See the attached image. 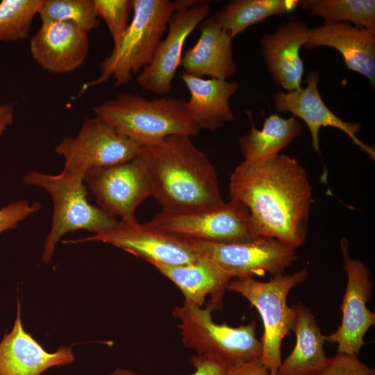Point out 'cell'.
Returning <instances> with one entry per match:
<instances>
[{"label": "cell", "mask_w": 375, "mask_h": 375, "mask_svg": "<svg viewBox=\"0 0 375 375\" xmlns=\"http://www.w3.org/2000/svg\"><path fill=\"white\" fill-rule=\"evenodd\" d=\"M228 189L231 199L249 209L259 237L295 249L305 242L312 192L297 159L278 153L244 160L232 172Z\"/></svg>", "instance_id": "cell-1"}, {"label": "cell", "mask_w": 375, "mask_h": 375, "mask_svg": "<svg viewBox=\"0 0 375 375\" xmlns=\"http://www.w3.org/2000/svg\"><path fill=\"white\" fill-rule=\"evenodd\" d=\"M152 197L164 210L215 206L222 199L215 167L188 135H172L143 147Z\"/></svg>", "instance_id": "cell-2"}, {"label": "cell", "mask_w": 375, "mask_h": 375, "mask_svg": "<svg viewBox=\"0 0 375 375\" xmlns=\"http://www.w3.org/2000/svg\"><path fill=\"white\" fill-rule=\"evenodd\" d=\"M133 16L119 42L99 65L100 74L84 83L78 94L106 82L127 84L133 74L151 62L171 15L183 6V0H133Z\"/></svg>", "instance_id": "cell-3"}, {"label": "cell", "mask_w": 375, "mask_h": 375, "mask_svg": "<svg viewBox=\"0 0 375 375\" xmlns=\"http://www.w3.org/2000/svg\"><path fill=\"white\" fill-rule=\"evenodd\" d=\"M92 110L95 115L142 147L172 135L195 137L201 130L188 112L182 98L148 100L139 94L124 92Z\"/></svg>", "instance_id": "cell-4"}, {"label": "cell", "mask_w": 375, "mask_h": 375, "mask_svg": "<svg viewBox=\"0 0 375 375\" xmlns=\"http://www.w3.org/2000/svg\"><path fill=\"white\" fill-rule=\"evenodd\" d=\"M84 177L64 170L57 175L29 171L24 176V183L44 189L53 203L51 228L42 257L45 263L50 261L57 242L67 233L85 229L101 233L114 228L119 222L88 201Z\"/></svg>", "instance_id": "cell-5"}, {"label": "cell", "mask_w": 375, "mask_h": 375, "mask_svg": "<svg viewBox=\"0 0 375 375\" xmlns=\"http://www.w3.org/2000/svg\"><path fill=\"white\" fill-rule=\"evenodd\" d=\"M307 276V267H303L292 274L274 276L265 282L244 276L233 278L228 283V290L245 297L260 315L264 333L260 339L262 344L260 359L270 375H276L282 362V340L291 331L293 315L291 307L287 303L288 296Z\"/></svg>", "instance_id": "cell-6"}, {"label": "cell", "mask_w": 375, "mask_h": 375, "mask_svg": "<svg viewBox=\"0 0 375 375\" xmlns=\"http://www.w3.org/2000/svg\"><path fill=\"white\" fill-rule=\"evenodd\" d=\"M212 311L185 301L172 310V315L182 322L181 329L183 345L194 349L197 355L218 357L230 365L260 358L262 344L256 338V323L233 327L226 323H215Z\"/></svg>", "instance_id": "cell-7"}, {"label": "cell", "mask_w": 375, "mask_h": 375, "mask_svg": "<svg viewBox=\"0 0 375 375\" xmlns=\"http://www.w3.org/2000/svg\"><path fill=\"white\" fill-rule=\"evenodd\" d=\"M147 225L183 238L218 243H241L260 238L250 212L240 201L177 210H161Z\"/></svg>", "instance_id": "cell-8"}, {"label": "cell", "mask_w": 375, "mask_h": 375, "mask_svg": "<svg viewBox=\"0 0 375 375\" xmlns=\"http://www.w3.org/2000/svg\"><path fill=\"white\" fill-rule=\"evenodd\" d=\"M142 147L95 115L84 120L76 137H65L55 152L65 160V172L85 176L94 168L126 162L138 156Z\"/></svg>", "instance_id": "cell-9"}, {"label": "cell", "mask_w": 375, "mask_h": 375, "mask_svg": "<svg viewBox=\"0 0 375 375\" xmlns=\"http://www.w3.org/2000/svg\"><path fill=\"white\" fill-rule=\"evenodd\" d=\"M185 239L195 252L210 258L234 278L284 274L298 259L295 249L272 238L241 243Z\"/></svg>", "instance_id": "cell-10"}, {"label": "cell", "mask_w": 375, "mask_h": 375, "mask_svg": "<svg viewBox=\"0 0 375 375\" xmlns=\"http://www.w3.org/2000/svg\"><path fill=\"white\" fill-rule=\"evenodd\" d=\"M84 182L99 207L122 221H133L138 206L152 196L147 168L140 155L122 163L89 170Z\"/></svg>", "instance_id": "cell-11"}, {"label": "cell", "mask_w": 375, "mask_h": 375, "mask_svg": "<svg viewBox=\"0 0 375 375\" xmlns=\"http://www.w3.org/2000/svg\"><path fill=\"white\" fill-rule=\"evenodd\" d=\"M98 241L112 244L151 265L177 266L190 264L199 257L185 238L140 224L138 219L119 221L112 229L65 243Z\"/></svg>", "instance_id": "cell-12"}, {"label": "cell", "mask_w": 375, "mask_h": 375, "mask_svg": "<svg viewBox=\"0 0 375 375\" xmlns=\"http://www.w3.org/2000/svg\"><path fill=\"white\" fill-rule=\"evenodd\" d=\"M343 267L347 275L346 290L340 307L342 313L341 324L333 333L326 335L325 341L338 344V352L358 355L367 344L363 338L369 328L375 324V313L367 302L371 299L374 283L370 272L362 261L348 253V241L340 240Z\"/></svg>", "instance_id": "cell-13"}, {"label": "cell", "mask_w": 375, "mask_h": 375, "mask_svg": "<svg viewBox=\"0 0 375 375\" xmlns=\"http://www.w3.org/2000/svg\"><path fill=\"white\" fill-rule=\"evenodd\" d=\"M209 4V1L189 0L171 15L165 39L159 42L151 62L136 79L142 89L158 95L171 91L185 41L210 12Z\"/></svg>", "instance_id": "cell-14"}, {"label": "cell", "mask_w": 375, "mask_h": 375, "mask_svg": "<svg viewBox=\"0 0 375 375\" xmlns=\"http://www.w3.org/2000/svg\"><path fill=\"white\" fill-rule=\"evenodd\" d=\"M319 77L317 71L310 72L306 78V88L276 92L273 95L275 109L280 112H289L294 117L306 123L311 135L312 147L316 152L319 151V128L331 126L347 134L354 144L374 160V148L365 144L357 137L356 134L362 127L361 124L343 120L324 102L318 90Z\"/></svg>", "instance_id": "cell-15"}, {"label": "cell", "mask_w": 375, "mask_h": 375, "mask_svg": "<svg viewBox=\"0 0 375 375\" xmlns=\"http://www.w3.org/2000/svg\"><path fill=\"white\" fill-rule=\"evenodd\" d=\"M33 59L44 69L57 74L72 72L87 58L88 33L74 23H42L31 40Z\"/></svg>", "instance_id": "cell-16"}, {"label": "cell", "mask_w": 375, "mask_h": 375, "mask_svg": "<svg viewBox=\"0 0 375 375\" xmlns=\"http://www.w3.org/2000/svg\"><path fill=\"white\" fill-rule=\"evenodd\" d=\"M310 28L300 19L281 24L261 40V54L274 82L285 91L301 88L304 72L300 50L308 41Z\"/></svg>", "instance_id": "cell-17"}, {"label": "cell", "mask_w": 375, "mask_h": 375, "mask_svg": "<svg viewBox=\"0 0 375 375\" xmlns=\"http://www.w3.org/2000/svg\"><path fill=\"white\" fill-rule=\"evenodd\" d=\"M335 49L348 69L365 76L375 85V29L358 28L348 22H324L310 28L303 47Z\"/></svg>", "instance_id": "cell-18"}, {"label": "cell", "mask_w": 375, "mask_h": 375, "mask_svg": "<svg viewBox=\"0 0 375 375\" xmlns=\"http://www.w3.org/2000/svg\"><path fill=\"white\" fill-rule=\"evenodd\" d=\"M74 361L71 347L49 353L24 330L18 299L14 326L0 342V375H42L50 367Z\"/></svg>", "instance_id": "cell-19"}, {"label": "cell", "mask_w": 375, "mask_h": 375, "mask_svg": "<svg viewBox=\"0 0 375 375\" xmlns=\"http://www.w3.org/2000/svg\"><path fill=\"white\" fill-rule=\"evenodd\" d=\"M197 28L199 38L181 60L180 66L185 72L222 80L234 76L237 65L233 60V39L220 26L215 15L206 17Z\"/></svg>", "instance_id": "cell-20"}, {"label": "cell", "mask_w": 375, "mask_h": 375, "mask_svg": "<svg viewBox=\"0 0 375 375\" xmlns=\"http://www.w3.org/2000/svg\"><path fill=\"white\" fill-rule=\"evenodd\" d=\"M153 266L181 290L185 301L202 307L206 297L210 296L206 308L211 311L222 309L225 291L234 278L214 260L202 255L190 264Z\"/></svg>", "instance_id": "cell-21"}, {"label": "cell", "mask_w": 375, "mask_h": 375, "mask_svg": "<svg viewBox=\"0 0 375 375\" xmlns=\"http://www.w3.org/2000/svg\"><path fill=\"white\" fill-rule=\"evenodd\" d=\"M180 77L190 94L186 110L200 129L215 131L234 119L229 99L239 88L237 81L204 79L185 72Z\"/></svg>", "instance_id": "cell-22"}, {"label": "cell", "mask_w": 375, "mask_h": 375, "mask_svg": "<svg viewBox=\"0 0 375 375\" xmlns=\"http://www.w3.org/2000/svg\"><path fill=\"white\" fill-rule=\"evenodd\" d=\"M291 331L296 335L295 346L278 367L276 375H314L326 364L324 344L326 335L321 332L311 310L298 303L291 306Z\"/></svg>", "instance_id": "cell-23"}, {"label": "cell", "mask_w": 375, "mask_h": 375, "mask_svg": "<svg viewBox=\"0 0 375 375\" xmlns=\"http://www.w3.org/2000/svg\"><path fill=\"white\" fill-rule=\"evenodd\" d=\"M303 131V125L293 116L283 118L277 113L271 114L265 119L261 130L253 122L250 133L239 139L240 151L244 160H255L276 153L291 144Z\"/></svg>", "instance_id": "cell-24"}, {"label": "cell", "mask_w": 375, "mask_h": 375, "mask_svg": "<svg viewBox=\"0 0 375 375\" xmlns=\"http://www.w3.org/2000/svg\"><path fill=\"white\" fill-rule=\"evenodd\" d=\"M299 0H232L214 14L220 26L233 39L248 27L267 17L294 11Z\"/></svg>", "instance_id": "cell-25"}, {"label": "cell", "mask_w": 375, "mask_h": 375, "mask_svg": "<svg viewBox=\"0 0 375 375\" xmlns=\"http://www.w3.org/2000/svg\"><path fill=\"white\" fill-rule=\"evenodd\" d=\"M298 7L324 22H350L358 28L375 29L374 0H300Z\"/></svg>", "instance_id": "cell-26"}, {"label": "cell", "mask_w": 375, "mask_h": 375, "mask_svg": "<svg viewBox=\"0 0 375 375\" xmlns=\"http://www.w3.org/2000/svg\"><path fill=\"white\" fill-rule=\"evenodd\" d=\"M42 1L2 0L0 2V41L17 42L27 38Z\"/></svg>", "instance_id": "cell-27"}, {"label": "cell", "mask_w": 375, "mask_h": 375, "mask_svg": "<svg viewBox=\"0 0 375 375\" xmlns=\"http://www.w3.org/2000/svg\"><path fill=\"white\" fill-rule=\"evenodd\" d=\"M38 14L42 23L72 22L88 33L100 25L93 0H43Z\"/></svg>", "instance_id": "cell-28"}, {"label": "cell", "mask_w": 375, "mask_h": 375, "mask_svg": "<svg viewBox=\"0 0 375 375\" xmlns=\"http://www.w3.org/2000/svg\"><path fill=\"white\" fill-rule=\"evenodd\" d=\"M97 17H101L111 34L114 46L121 40L129 24L133 0H93Z\"/></svg>", "instance_id": "cell-29"}, {"label": "cell", "mask_w": 375, "mask_h": 375, "mask_svg": "<svg viewBox=\"0 0 375 375\" xmlns=\"http://www.w3.org/2000/svg\"><path fill=\"white\" fill-rule=\"evenodd\" d=\"M314 375H375V369L360 361L358 355L338 352Z\"/></svg>", "instance_id": "cell-30"}, {"label": "cell", "mask_w": 375, "mask_h": 375, "mask_svg": "<svg viewBox=\"0 0 375 375\" xmlns=\"http://www.w3.org/2000/svg\"><path fill=\"white\" fill-rule=\"evenodd\" d=\"M191 362L195 371L190 375H226L230 365L224 360L210 355L203 354L193 356ZM109 375H144L118 368Z\"/></svg>", "instance_id": "cell-31"}, {"label": "cell", "mask_w": 375, "mask_h": 375, "mask_svg": "<svg viewBox=\"0 0 375 375\" xmlns=\"http://www.w3.org/2000/svg\"><path fill=\"white\" fill-rule=\"evenodd\" d=\"M41 208L39 202L29 203L19 200L12 202L0 210V233L15 228L17 224Z\"/></svg>", "instance_id": "cell-32"}, {"label": "cell", "mask_w": 375, "mask_h": 375, "mask_svg": "<svg viewBox=\"0 0 375 375\" xmlns=\"http://www.w3.org/2000/svg\"><path fill=\"white\" fill-rule=\"evenodd\" d=\"M226 375H270L260 358L231 365Z\"/></svg>", "instance_id": "cell-33"}, {"label": "cell", "mask_w": 375, "mask_h": 375, "mask_svg": "<svg viewBox=\"0 0 375 375\" xmlns=\"http://www.w3.org/2000/svg\"><path fill=\"white\" fill-rule=\"evenodd\" d=\"M14 103L0 105V137L6 128L13 122Z\"/></svg>", "instance_id": "cell-34"}]
</instances>
